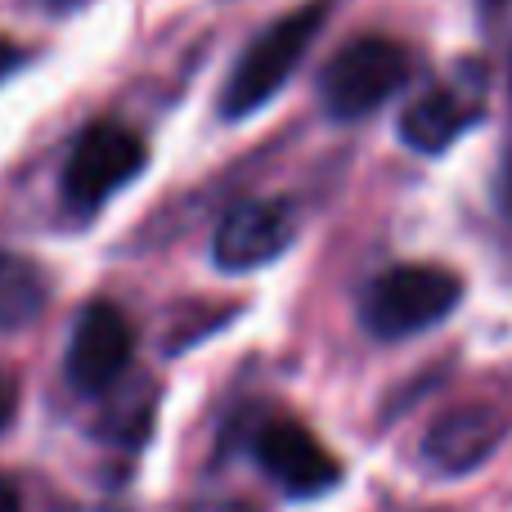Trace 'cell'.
Wrapping results in <instances>:
<instances>
[{
  "label": "cell",
  "mask_w": 512,
  "mask_h": 512,
  "mask_svg": "<svg viewBox=\"0 0 512 512\" xmlns=\"http://www.w3.org/2000/svg\"><path fill=\"white\" fill-rule=\"evenodd\" d=\"M328 9H333L328 0H306V5L288 9V14L274 18L265 32H256L252 41L243 45V54L234 59L230 77H225V86H221L225 117H248L288 86L297 63L306 59L315 36L324 32Z\"/></svg>",
  "instance_id": "6da1fadb"
},
{
  "label": "cell",
  "mask_w": 512,
  "mask_h": 512,
  "mask_svg": "<svg viewBox=\"0 0 512 512\" xmlns=\"http://www.w3.org/2000/svg\"><path fill=\"white\" fill-rule=\"evenodd\" d=\"M459 301L463 279L445 265H391L387 274L373 279L369 297H364V328L382 342H405V337L445 324Z\"/></svg>",
  "instance_id": "7a4b0ae2"
},
{
  "label": "cell",
  "mask_w": 512,
  "mask_h": 512,
  "mask_svg": "<svg viewBox=\"0 0 512 512\" xmlns=\"http://www.w3.org/2000/svg\"><path fill=\"white\" fill-rule=\"evenodd\" d=\"M405 81H409L405 45L387 41V36H355L319 72V104L337 122H360V117L378 113Z\"/></svg>",
  "instance_id": "3957f363"
},
{
  "label": "cell",
  "mask_w": 512,
  "mask_h": 512,
  "mask_svg": "<svg viewBox=\"0 0 512 512\" xmlns=\"http://www.w3.org/2000/svg\"><path fill=\"white\" fill-rule=\"evenodd\" d=\"M144 140L135 126L117 117H99L72 140L68 162H63V198L72 207H95L113 189H122L135 171L144 167Z\"/></svg>",
  "instance_id": "277c9868"
},
{
  "label": "cell",
  "mask_w": 512,
  "mask_h": 512,
  "mask_svg": "<svg viewBox=\"0 0 512 512\" xmlns=\"http://www.w3.org/2000/svg\"><path fill=\"white\" fill-rule=\"evenodd\" d=\"M131 351H135V328L126 319V310L108 297H95L72 319L63 373H68V382L77 391H104L131 364Z\"/></svg>",
  "instance_id": "5b68a950"
},
{
  "label": "cell",
  "mask_w": 512,
  "mask_h": 512,
  "mask_svg": "<svg viewBox=\"0 0 512 512\" xmlns=\"http://www.w3.org/2000/svg\"><path fill=\"white\" fill-rule=\"evenodd\" d=\"M252 454L265 468V477L297 499H315L342 481L337 454L306 423H297V418H270V423H261L252 436Z\"/></svg>",
  "instance_id": "8992f818"
},
{
  "label": "cell",
  "mask_w": 512,
  "mask_h": 512,
  "mask_svg": "<svg viewBox=\"0 0 512 512\" xmlns=\"http://www.w3.org/2000/svg\"><path fill=\"white\" fill-rule=\"evenodd\" d=\"M297 239V212L288 198H248L230 207L212 234V256L221 270H261L279 261Z\"/></svg>",
  "instance_id": "52a82bcc"
},
{
  "label": "cell",
  "mask_w": 512,
  "mask_h": 512,
  "mask_svg": "<svg viewBox=\"0 0 512 512\" xmlns=\"http://www.w3.org/2000/svg\"><path fill=\"white\" fill-rule=\"evenodd\" d=\"M508 436V418L490 405H459L445 409L432 427H427L418 459L436 477H468L481 463L495 459V450Z\"/></svg>",
  "instance_id": "ba28073f"
},
{
  "label": "cell",
  "mask_w": 512,
  "mask_h": 512,
  "mask_svg": "<svg viewBox=\"0 0 512 512\" xmlns=\"http://www.w3.org/2000/svg\"><path fill=\"white\" fill-rule=\"evenodd\" d=\"M472 122V108L450 90H427L400 113V140L414 153H445Z\"/></svg>",
  "instance_id": "9c48e42d"
},
{
  "label": "cell",
  "mask_w": 512,
  "mask_h": 512,
  "mask_svg": "<svg viewBox=\"0 0 512 512\" xmlns=\"http://www.w3.org/2000/svg\"><path fill=\"white\" fill-rule=\"evenodd\" d=\"M50 297V279L27 252L0 248V324L14 328L32 319Z\"/></svg>",
  "instance_id": "30bf717a"
},
{
  "label": "cell",
  "mask_w": 512,
  "mask_h": 512,
  "mask_svg": "<svg viewBox=\"0 0 512 512\" xmlns=\"http://www.w3.org/2000/svg\"><path fill=\"white\" fill-rule=\"evenodd\" d=\"M14 405H18V382H14V373H9L5 364H0V427L9 423Z\"/></svg>",
  "instance_id": "8fae6325"
},
{
  "label": "cell",
  "mask_w": 512,
  "mask_h": 512,
  "mask_svg": "<svg viewBox=\"0 0 512 512\" xmlns=\"http://www.w3.org/2000/svg\"><path fill=\"white\" fill-rule=\"evenodd\" d=\"M0 512H23V499H18V486L0 472Z\"/></svg>",
  "instance_id": "7c38bea8"
},
{
  "label": "cell",
  "mask_w": 512,
  "mask_h": 512,
  "mask_svg": "<svg viewBox=\"0 0 512 512\" xmlns=\"http://www.w3.org/2000/svg\"><path fill=\"white\" fill-rule=\"evenodd\" d=\"M14 59H18V45L9 41V36H0V72H5Z\"/></svg>",
  "instance_id": "4fadbf2b"
},
{
  "label": "cell",
  "mask_w": 512,
  "mask_h": 512,
  "mask_svg": "<svg viewBox=\"0 0 512 512\" xmlns=\"http://www.w3.org/2000/svg\"><path fill=\"white\" fill-rule=\"evenodd\" d=\"M504 198H508V212H512V158H508V171H504Z\"/></svg>",
  "instance_id": "5bb4252c"
},
{
  "label": "cell",
  "mask_w": 512,
  "mask_h": 512,
  "mask_svg": "<svg viewBox=\"0 0 512 512\" xmlns=\"http://www.w3.org/2000/svg\"><path fill=\"white\" fill-rule=\"evenodd\" d=\"M486 5H490V9H495V5H499V0H486Z\"/></svg>",
  "instance_id": "9a60e30c"
}]
</instances>
